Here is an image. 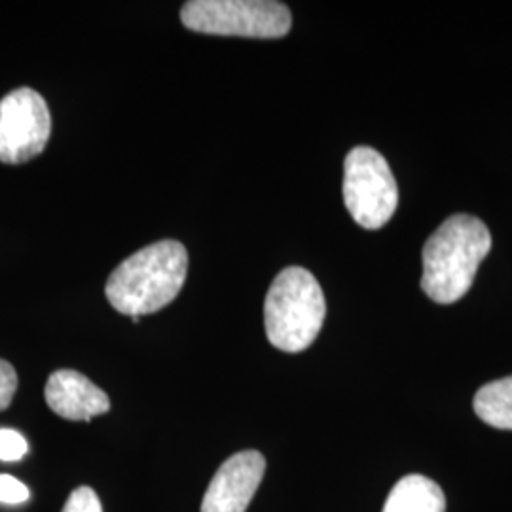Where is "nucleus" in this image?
<instances>
[{
  "label": "nucleus",
  "mask_w": 512,
  "mask_h": 512,
  "mask_svg": "<svg viewBox=\"0 0 512 512\" xmlns=\"http://www.w3.org/2000/svg\"><path fill=\"white\" fill-rule=\"evenodd\" d=\"M186 272V247L175 239H164L126 258L110 274L105 294L114 310L141 319L164 310L179 296Z\"/></svg>",
  "instance_id": "nucleus-1"
},
{
  "label": "nucleus",
  "mask_w": 512,
  "mask_h": 512,
  "mask_svg": "<svg viewBox=\"0 0 512 512\" xmlns=\"http://www.w3.org/2000/svg\"><path fill=\"white\" fill-rule=\"evenodd\" d=\"M492 249V236L482 220L454 215L423 247L421 289L437 304L458 302L469 293L480 262Z\"/></svg>",
  "instance_id": "nucleus-2"
},
{
  "label": "nucleus",
  "mask_w": 512,
  "mask_h": 512,
  "mask_svg": "<svg viewBox=\"0 0 512 512\" xmlns=\"http://www.w3.org/2000/svg\"><path fill=\"white\" fill-rule=\"evenodd\" d=\"M325 315V294L311 272L291 266L275 277L264 302L266 336L274 348L285 353L310 348Z\"/></svg>",
  "instance_id": "nucleus-3"
},
{
  "label": "nucleus",
  "mask_w": 512,
  "mask_h": 512,
  "mask_svg": "<svg viewBox=\"0 0 512 512\" xmlns=\"http://www.w3.org/2000/svg\"><path fill=\"white\" fill-rule=\"evenodd\" d=\"M181 21L186 29L205 35L281 38L291 31L293 16L274 0H190Z\"/></svg>",
  "instance_id": "nucleus-4"
},
{
  "label": "nucleus",
  "mask_w": 512,
  "mask_h": 512,
  "mask_svg": "<svg viewBox=\"0 0 512 512\" xmlns=\"http://www.w3.org/2000/svg\"><path fill=\"white\" fill-rule=\"evenodd\" d=\"M344 202L349 215L366 230H378L395 215L399 188L384 156L355 147L344 162Z\"/></svg>",
  "instance_id": "nucleus-5"
},
{
  "label": "nucleus",
  "mask_w": 512,
  "mask_h": 512,
  "mask_svg": "<svg viewBox=\"0 0 512 512\" xmlns=\"http://www.w3.org/2000/svg\"><path fill=\"white\" fill-rule=\"evenodd\" d=\"M52 116L40 93L19 88L0 99V162L25 164L50 139Z\"/></svg>",
  "instance_id": "nucleus-6"
},
{
  "label": "nucleus",
  "mask_w": 512,
  "mask_h": 512,
  "mask_svg": "<svg viewBox=\"0 0 512 512\" xmlns=\"http://www.w3.org/2000/svg\"><path fill=\"white\" fill-rule=\"evenodd\" d=\"M266 473V459L245 450L226 459L203 495L202 512H245Z\"/></svg>",
  "instance_id": "nucleus-7"
},
{
  "label": "nucleus",
  "mask_w": 512,
  "mask_h": 512,
  "mask_svg": "<svg viewBox=\"0 0 512 512\" xmlns=\"http://www.w3.org/2000/svg\"><path fill=\"white\" fill-rule=\"evenodd\" d=\"M46 403L63 420L92 421L110 410L109 395L76 370H55L44 389Z\"/></svg>",
  "instance_id": "nucleus-8"
},
{
  "label": "nucleus",
  "mask_w": 512,
  "mask_h": 512,
  "mask_svg": "<svg viewBox=\"0 0 512 512\" xmlns=\"http://www.w3.org/2000/svg\"><path fill=\"white\" fill-rule=\"evenodd\" d=\"M446 497L437 482L421 475L401 478L389 492L384 512H444Z\"/></svg>",
  "instance_id": "nucleus-9"
},
{
  "label": "nucleus",
  "mask_w": 512,
  "mask_h": 512,
  "mask_svg": "<svg viewBox=\"0 0 512 512\" xmlns=\"http://www.w3.org/2000/svg\"><path fill=\"white\" fill-rule=\"evenodd\" d=\"M475 412L495 429L512 431V376L482 385L476 391Z\"/></svg>",
  "instance_id": "nucleus-10"
},
{
  "label": "nucleus",
  "mask_w": 512,
  "mask_h": 512,
  "mask_svg": "<svg viewBox=\"0 0 512 512\" xmlns=\"http://www.w3.org/2000/svg\"><path fill=\"white\" fill-rule=\"evenodd\" d=\"M29 446L25 437L14 429H0V461L16 463L25 458Z\"/></svg>",
  "instance_id": "nucleus-11"
},
{
  "label": "nucleus",
  "mask_w": 512,
  "mask_h": 512,
  "mask_svg": "<svg viewBox=\"0 0 512 512\" xmlns=\"http://www.w3.org/2000/svg\"><path fill=\"white\" fill-rule=\"evenodd\" d=\"M63 512H103V507H101L99 495L95 494L92 488L82 486L69 495Z\"/></svg>",
  "instance_id": "nucleus-12"
},
{
  "label": "nucleus",
  "mask_w": 512,
  "mask_h": 512,
  "mask_svg": "<svg viewBox=\"0 0 512 512\" xmlns=\"http://www.w3.org/2000/svg\"><path fill=\"white\" fill-rule=\"evenodd\" d=\"M29 499V488L14 476L0 475V503L21 505Z\"/></svg>",
  "instance_id": "nucleus-13"
},
{
  "label": "nucleus",
  "mask_w": 512,
  "mask_h": 512,
  "mask_svg": "<svg viewBox=\"0 0 512 512\" xmlns=\"http://www.w3.org/2000/svg\"><path fill=\"white\" fill-rule=\"evenodd\" d=\"M16 389H18L16 368L10 365L8 361L0 359V412L6 410L12 404Z\"/></svg>",
  "instance_id": "nucleus-14"
}]
</instances>
